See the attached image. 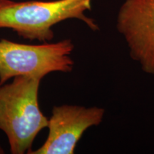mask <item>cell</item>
<instances>
[{"instance_id":"3957f363","label":"cell","mask_w":154,"mask_h":154,"mask_svg":"<svg viewBox=\"0 0 154 154\" xmlns=\"http://www.w3.org/2000/svg\"><path fill=\"white\" fill-rule=\"evenodd\" d=\"M71 39L55 43L24 44L0 40V85L16 76L43 79L52 72H71L74 61Z\"/></svg>"},{"instance_id":"277c9868","label":"cell","mask_w":154,"mask_h":154,"mask_svg":"<svg viewBox=\"0 0 154 154\" xmlns=\"http://www.w3.org/2000/svg\"><path fill=\"white\" fill-rule=\"evenodd\" d=\"M116 29L133 60L154 76V0H125L118 11Z\"/></svg>"},{"instance_id":"7a4b0ae2","label":"cell","mask_w":154,"mask_h":154,"mask_svg":"<svg viewBox=\"0 0 154 154\" xmlns=\"http://www.w3.org/2000/svg\"><path fill=\"white\" fill-rule=\"evenodd\" d=\"M40 79L19 76L0 85V130L5 133L12 154L29 153L36 136L49 119L38 101Z\"/></svg>"},{"instance_id":"6da1fadb","label":"cell","mask_w":154,"mask_h":154,"mask_svg":"<svg viewBox=\"0 0 154 154\" xmlns=\"http://www.w3.org/2000/svg\"><path fill=\"white\" fill-rule=\"evenodd\" d=\"M93 0L15 2L0 0V28L10 29L31 41H51L52 27L58 23L76 19L91 30H99L94 19L85 12L91 9Z\"/></svg>"},{"instance_id":"5b68a950","label":"cell","mask_w":154,"mask_h":154,"mask_svg":"<svg viewBox=\"0 0 154 154\" xmlns=\"http://www.w3.org/2000/svg\"><path fill=\"white\" fill-rule=\"evenodd\" d=\"M104 109L78 105L55 106L49 119V134L44 143L29 154H73L83 134L101 124Z\"/></svg>"}]
</instances>
